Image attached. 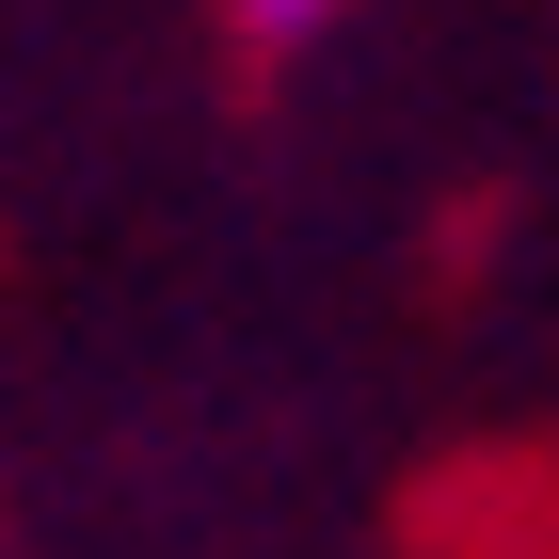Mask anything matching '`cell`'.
<instances>
[{"label": "cell", "mask_w": 559, "mask_h": 559, "mask_svg": "<svg viewBox=\"0 0 559 559\" xmlns=\"http://www.w3.org/2000/svg\"><path fill=\"white\" fill-rule=\"evenodd\" d=\"M240 16H257V33H304V16H320V0H240Z\"/></svg>", "instance_id": "cell-1"}]
</instances>
